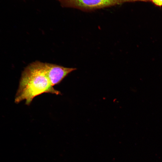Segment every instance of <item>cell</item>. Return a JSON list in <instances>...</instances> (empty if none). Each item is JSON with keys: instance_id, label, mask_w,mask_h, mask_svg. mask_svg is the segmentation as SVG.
<instances>
[{"instance_id": "obj_2", "label": "cell", "mask_w": 162, "mask_h": 162, "mask_svg": "<svg viewBox=\"0 0 162 162\" xmlns=\"http://www.w3.org/2000/svg\"><path fill=\"white\" fill-rule=\"evenodd\" d=\"M63 7L90 12L95 10L142 0H56Z\"/></svg>"}, {"instance_id": "obj_4", "label": "cell", "mask_w": 162, "mask_h": 162, "mask_svg": "<svg viewBox=\"0 0 162 162\" xmlns=\"http://www.w3.org/2000/svg\"><path fill=\"white\" fill-rule=\"evenodd\" d=\"M150 1L155 5L162 7V0H150Z\"/></svg>"}, {"instance_id": "obj_1", "label": "cell", "mask_w": 162, "mask_h": 162, "mask_svg": "<svg viewBox=\"0 0 162 162\" xmlns=\"http://www.w3.org/2000/svg\"><path fill=\"white\" fill-rule=\"evenodd\" d=\"M44 93L61 94L52 85L44 63L35 61L30 64L23 71L15 101L18 103L25 100L26 104L29 105L34 98Z\"/></svg>"}, {"instance_id": "obj_3", "label": "cell", "mask_w": 162, "mask_h": 162, "mask_svg": "<svg viewBox=\"0 0 162 162\" xmlns=\"http://www.w3.org/2000/svg\"><path fill=\"white\" fill-rule=\"evenodd\" d=\"M44 63L47 76L53 86L59 84L69 74L76 70L75 68H66L52 64Z\"/></svg>"}]
</instances>
